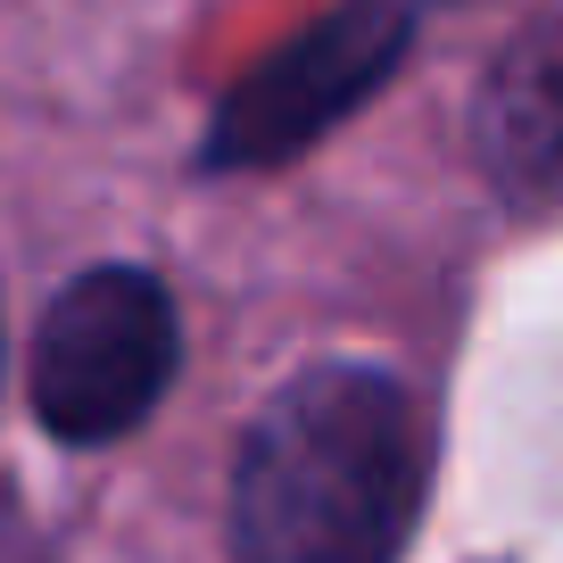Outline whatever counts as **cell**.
<instances>
[{"label":"cell","instance_id":"1","mask_svg":"<svg viewBox=\"0 0 563 563\" xmlns=\"http://www.w3.org/2000/svg\"><path fill=\"white\" fill-rule=\"evenodd\" d=\"M422 506V415L373 365H316L232 464L241 563H398Z\"/></svg>","mask_w":563,"mask_h":563},{"label":"cell","instance_id":"2","mask_svg":"<svg viewBox=\"0 0 563 563\" xmlns=\"http://www.w3.org/2000/svg\"><path fill=\"white\" fill-rule=\"evenodd\" d=\"M175 382V307L141 265H91L51 299L34 340V415L67 448L124 440Z\"/></svg>","mask_w":563,"mask_h":563},{"label":"cell","instance_id":"3","mask_svg":"<svg viewBox=\"0 0 563 563\" xmlns=\"http://www.w3.org/2000/svg\"><path fill=\"white\" fill-rule=\"evenodd\" d=\"M398 42H406L398 9H349V18L316 25L307 42H290L265 75H249V84L232 91L224 124H216V158L224 166L290 158L299 141H316L340 108H356L373 84H382V67L398 58Z\"/></svg>","mask_w":563,"mask_h":563},{"label":"cell","instance_id":"4","mask_svg":"<svg viewBox=\"0 0 563 563\" xmlns=\"http://www.w3.org/2000/svg\"><path fill=\"white\" fill-rule=\"evenodd\" d=\"M481 150H489L497 183L522 199H563V34L530 42L497 67L489 100H481Z\"/></svg>","mask_w":563,"mask_h":563}]
</instances>
